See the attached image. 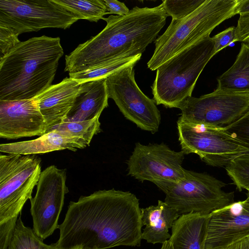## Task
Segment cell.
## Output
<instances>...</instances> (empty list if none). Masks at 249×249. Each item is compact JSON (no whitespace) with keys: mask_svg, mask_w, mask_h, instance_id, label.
Listing matches in <instances>:
<instances>
[{"mask_svg":"<svg viewBox=\"0 0 249 249\" xmlns=\"http://www.w3.org/2000/svg\"><path fill=\"white\" fill-rule=\"evenodd\" d=\"M226 249H249V235L233 243Z\"/></svg>","mask_w":249,"mask_h":249,"instance_id":"obj_34","label":"cell"},{"mask_svg":"<svg viewBox=\"0 0 249 249\" xmlns=\"http://www.w3.org/2000/svg\"><path fill=\"white\" fill-rule=\"evenodd\" d=\"M47 126L35 99L0 101V137L17 139L41 136Z\"/></svg>","mask_w":249,"mask_h":249,"instance_id":"obj_15","label":"cell"},{"mask_svg":"<svg viewBox=\"0 0 249 249\" xmlns=\"http://www.w3.org/2000/svg\"><path fill=\"white\" fill-rule=\"evenodd\" d=\"M108 98L106 78L81 84L73 104L63 122L88 121L100 117L108 107Z\"/></svg>","mask_w":249,"mask_h":249,"instance_id":"obj_18","label":"cell"},{"mask_svg":"<svg viewBox=\"0 0 249 249\" xmlns=\"http://www.w3.org/2000/svg\"><path fill=\"white\" fill-rule=\"evenodd\" d=\"M65 169L51 165L41 172L35 196L30 199L33 230L44 240L58 228V219L69 192Z\"/></svg>","mask_w":249,"mask_h":249,"instance_id":"obj_12","label":"cell"},{"mask_svg":"<svg viewBox=\"0 0 249 249\" xmlns=\"http://www.w3.org/2000/svg\"><path fill=\"white\" fill-rule=\"evenodd\" d=\"M84 139L61 131L52 130L34 140L0 144V151L23 155L44 154L68 149L76 151L89 146Z\"/></svg>","mask_w":249,"mask_h":249,"instance_id":"obj_17","label":"cell"},{"mask_svg":"<svg viewBox=\"0 0 249 249\" xmlns=\"http://www.w3.org/2000/svg\"><path fill=\"white\" fill-rule=\"evenodd\" d=\"M249 235V205L234 202L210 214L205 249H226Z\"/></svg>","mask_w":249,"mask_h":249,"instance_id":"obj_14","label":"cell"},{"mask_svg":"<svg viewBox=\"0 0 249 249\" xmlns=\"http://www.w3.org/2000/svg\"><path fill=\"white\" fill-rule=\"evenodd\" d=\"M217 80V89L249 92V45L241 43L235 62Z\"/></svg>","mask_w":249,"mask_h":249,"instance_id":"obj_21","label":"cell"},{"mask_svg":"<svg viewBox=\"0 0 249 249\" xmlns=\"http://www.w3.org/2000/svg\"><path fill=\"white\" fill-rule=\"evenodd\" d=\"M224 127L232 136L249 145V109L237 121Z\"/></svg>","mask_w":249,"mask_h":249,"instance_id":"obj_28","label":"cell"},{"mask_svg":"<svg viewBox=\"0 0 249 249\" xmlns=\"http://www.w3.org/2000/svg\"><path fill=\"white\" fill-rule=\"evenodd\" d=\"M160 249H173L172 244L169 239L162 244Z\"/></svg>","mask_w":249,"mask_h":249,"instance_id":"obj_36","label":"cell"},{"mask_svg":"<svg viewBox=\"0 0 249 249\" xmlns=\"http://www.w3.org/2000/svg\"><path fill=\"white\" fill-rule=\"evenodd\" d=\"M153 183L165 194L164 202L180 215H208L234 202V192L222 189L226 183L206 173L186 170L185 178L178 182Z\"/></svg>","mask_w":249,"mask_h":249,"instance_id":"obj_6","label":"cell"},{"mask_svg":"<svg viewBox=\"0 0 249 249\" xmlns=\"http://www.w3.org/2000/svg\"><path fill=\"white\" fill-rule=\"evenodd\" d=\"M80 86L76 80L66 77L34 98L44 117L47 130L63 122L73 104Z\"/></svg>","mask_w":249,"mask_h":249,"instance_id":"obj_16","label":"cell"},{"mask_svg":"<svg viewBox=\"0 0 249 249\" xmlns=\"http://www.w3.org/2000/svg\"><path fill=\"white\" fill-rule=\"evenodd\" d=\"M208 35L161 65L151 86L157 105L179 108L192 96L196 81L214 55L213 42Z\"/></svg>","mask_w":249,"mask_h":249,"instance_id":"obj_4","label":"cell"},{"mask_svg":"<svg viewBox=\"0 0 249 249\" xmlns=\"http://www.w3.org/2000/svg\"><path fill=\"white\" fill-rule=\"evenodd\" d=\"M238 0H205L196 10L180 19H172L164 33L155 41V49L147 67L161 65L193 45L226 19L236 15Z\"/></svg>","mask_w":249,"mask_h":249,"instance_id":"obj_5","label":"cell"},{"mask_svg":"<svg viewBox=\"0 0 249 249\" xmlns=\"http://www.w3.org/2000/svg\"><path fill=\"white\" fill-rule=\"evenodd\" d=\"M19 35L15 29L0 25V58L20 43L18 38Z\"/></svg>","mask_w":249,"mask_h":249,"instance_id":"obj_29","label":"cell"},{"mask_svg":"<svg viewBox=\"0 0 249 249\" xmlns=\"http://www.w3.org/2000/svg\"><path fill=\"white\" fill-rule=\"evenodd\" d=\"M209 216L197 213L180 215L172 227L173 249H205Z\"/></svg>","mask_w":249,"mask_h":249,"instance_id":"obj_19","label":"cell"},{"mask_svg":"<svg viewBox=\"0 0 249 249\" xmlns=\"http://www.w3.org/2000/svg\"><path fill=\"white\" fill-rule=\"evenodd\" d=\"M235 36V27L231 26L212 37L213 42L214 55L231 43L234 42Z\"/></svg>","mask_w":249,"mask_h":249,"instance_id":"obj_30","label":"cell"},{"mask_svg":"<svg viewBox=\"0 0 249 249\" xmlns=\"http://www.w3.org/2000/svg\"><path fill=\"white\" fill-rule=\"evenodd\" d=\"M205 0H162L161 3L167 16L180 19L188 16L201 6Z\"/></svg>","mask_w":249,"mask_h":249,"instance_id":"obj_27","label":"cell"},{"mask_svg":"<svg viewBox=\"0 0 249 249\" xmlns=\"http://www.w3.org/2000/svg\"><path fill=\"white\" fill-rule=\"evenodd\" d=\"M36 155H0V224L18 217L41 174Z\"/></svg>","mask_w":249,"mask_h":249,"instance_id":"obj_7","label":"cell"},{"mask_svg":"<svg viewBox=\"0 0 249 249\" xmlns=\"http://www.w3.org/2000/svg\"><path fill=\"white\" fill-rule=\"evenodd\" d=\"M18 217L0 224V249H7L12 237Z\"/></svg>","mask_w":249,"mask_h":249,"instance_id":"obj_31","label":"cell"},{"mask_svg":"<svg viewBox=\"0 0 249 249\" xmlns=\"http://www.w3.org/2000/svg\"><path fill=\"white\" fill-rule=\"evenodd\" d=\"M142 54L123 58L103 64L82 71L69 73V77L76 80L80 84L106 78L115 71L125 67L136 65L140 60Z\"/></svg>","mask_w":249,"mask_h":249,"instance_id":"obj_23","label":"cell"},{"mask_svg":"<svg viewBox=\"0 0 249 249\" xmlns=\"http://www.w3.org/2000/svg\"><path fill=\"white\" fill-rule=\"evenodd\" d=\"M236 13L240 16L249 15V0H238Z\"/></svg>","mask_w":249,"mask_h":249,"instance_id":"obj_35","label":"cell"},{"mask_svg":"<svg viewBox=\"0 0 249 249\" xmlns=\"http://www.w3.org/2000/svg\"><path fill=\"white\" fill-rule=\"evenodd\" d=\"M178 141L185 154L195 153L207 164L226 167L237 157L249 154V145L224 127L193 124L178 120Z\"/></svg>","mask_w":249,"mask_h":249,"instance_id":"obj_8","label":"cell"},{"mask_svg":"<svg viewBox=\"0 0 249 249\" xmlns=\"http://www.w3.org/2000/svg\"><path fill=\"white\" fill-rule=\"evenodd\" d=\"M79 19L97 22L108 14L104 0H53Z\"/></svg>","mask_w":249,"mask_h":249,"instance_id":"obj_22","label":"cell"},{"mask_svg":"<svg viewBox=\"0 0 249 249\" xmlns=\"http://www.w3.org/2000/svg\"><path fill=\"white\" fill-rule=\"evenodd\" d=\"M179 109V121L224 127L237 121L249 109V92L216 88L213 92L199 97L188 98Z\"/></svg>","mask_w":249,"mask_h":249,"instance_id":"obj_11","label":"cell"},{"mask_svg":"<svg viewBox=\"0 0 249 249\" xmlns=\"http://www.w3.org/2000/svg\"><path fill=\"white\" fill-rule=\"evenodd\" d=\"M141 215L145 226L142 239L153 244H162L170 238L169 230L180 215L175 209L160 200L157 205L142 208Z\"/></svg>","mask_w":249,"mask_h":249,"instance_id":"obj_20","label":"cell"},{"mask_svg":"<svg viewBox=\"0 0 249 249\" xmlns=\"http://www.w3.org/2000/svg\"><path fill=\"white\" fill-rule=\"evenodd\" d=\"M63 54L59 37L20 41L0 58V101L35 98L52 85Z\"/></svg>","mask_w":249,"mask_h":249,"instance_id":"obj_3","label":"cell"},{"mask_svg":"<svg viewBox=\"0 0 249 249\" xmlns=\"http://www.w3.org/2000/svg\"><path fill=\"white\" fill-rule=\"evenodd\" d=\"M139 200L129 192L99 190L71 201L58 229L59 249L139 247L142 235Z\"/></svg>","mask_w":249,"mask_h":249,"instance_id":"obj_1","label":"cell"},{"mask_svg":"<svg viewBox=\"0 0 249 249\" xmlns=\"http://www.w3.org/2000/svg\"><path fill=\"white\" fill-rule=\"evenodd\" d=\"M108 14H115L118 16H124L129 12L124 3L117 0H104Z\"/></svg>","mask_w":249,"mask_h":249,"instance_id":"obj_33","label":"cell"},{"mask_svg":"<svg viewBox=\"0 0 249 249\" xmlns=\"http://www.w3.org/2000/svg\"><path fill=\"white\" fill-rule=\"evenodd\" d=\"M79 19L53 0H0V25L19 35L47 28L66 29Z\"/></svg>","mask_w":249,"mask_h":249,"instance_id":"obj_9","label":"cell"},{"mask_svg":"<svg viewBox=\"0 0 249 249\" xmlns=\"http://www.w3.org/2000/svg\"><path fill=\"white\" fill-rule=\"evenodd\" d=\"M249 45V15L240 16L235 27L234 42Z\"/></svg>","mask_w":249,"mask_h":249,"instance_id":"obj_32","label":"cell"},{"mask_svg":"<svg viewBox=\"0 0 249 249\" xmlns=\"http://www.w3.org/2000/svg\"><path fill=\"white\" fill-rule=\"evenodd\" d=\"M7 249H59L56 243L45 244L33 229L26 227L21 216L18 219Z\"/></svg>","mask_w":249,"mask_h":249,"instance_id":"obj_24","label":"cell"},{"mask_svg":"<svg viewBox=\"0 0 249 249\" xmlns=\"http://www.w3.org/2000/svg\"><path fill=\"white\" fill-rule=\"evenodd\" d=\"M74 249H80V248H75Z\"/></svg>","mask_w":249,"mask_h":249,"instance_id":"obj_38","label":"cell"},{"mask_svg":"<svg viewBox=\"0 0 249 249\" xmlns=\"http://www.w3.org/2000/svg\"><path fill=\"white\" fill-rule=\"evenodd\" d=\"M185 153L176 152L164 143L137 142L127 161L128 175L138 180L177 182L185 177L182 166Z\"/></svg>","mask_w":249,"mask_h":249,"instance_id":"obj_13","label":"cell"},{"mask_svg":"<svg viewBox=\"0 0 249 249\" xmlns=\"http://www.w3.org/2000/svg\"><path fill=\"white\" fill-rule=\"evenodd\" d=\"M228 175L233 181L237 189H243L249 192V154L242 155L225 167Z\"/></svg>","mask_w":249,"mask_h":249,"instance_id":"obj_26","label":"cell"},{"mask_svg":"<svg viewBox=\"0 0 249 249\" xmlns=\"http://www.w3.org/2000/svg\"><path fill=\"white\" fill-rule=\"evenodd\" d=\"M162 4L134 7L124 16H109L98 35L65 56V71H82L115 60L142 54L156 40L167 17Z\"/></svg>","mask_w":249,"mask_h":249,"instance_id":"obj_2","label":"cell"},{"mask_svg":"<svg viewBox=\"0 0 249 249\" xmlns=\"http://www.w3.org/2000/svg\"><path fill=\"white\" fill-rule=\"evenodd\" d=\"M135 65L118 70L106 78L108 98L114 100L125 118L141 129L155 134L160 124V113L154 100L146 96L137 85Z\"/></svg>","mask_w":249,"mask_h":249,"instance_id":"obj_10","label":"cell"},{"mask_svg":"<svg viewBox=\"0 0 249 249\" xmlns=\"http://www.w3.org/2000/svg\"><path fill=\"white\" fill-rule=\"evenodd\" d=\"M99 117L88 121L62 122L48 128L46 133L52 130L68 132L84 139L90 144L93 137L102 131Z\"/></svg>","mask_w":249,"mask_h":249,"instance_id":"obj_25","label":"cell"},{"mask_svg":"<svg viewBox=\"0 0 249 249\" xmlns=\"http://www.w3.org/2000/svg\"><path fill=\"white\" fill-rule=\"evenodd\" d=\"M247 198L245 200L246 203L249 205V192L246 194Z\"/></svg>","mask_w":249,"mask_h":249,"instance_id":"obj_37","label":"cell"}]
</instances>
